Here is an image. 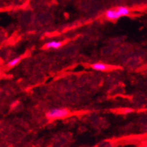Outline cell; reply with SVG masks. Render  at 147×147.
Returning a JSON list of instances; mask_svg holds the SVG:
<instances>
[{"instance_id":"obj_1","label":"cell","mask_w":147,"mask_h":147,"mask_svg":"<svg viewBox=\"0 0 147 147\" xmlns=\"http://www.w3.org/2000/svg\"><path fill=\"white\" fill-rule=\"evenodd\" d=\"M69 113V110L67 108L57 107V108H53L49 110L45 116L49 119H57V118H61L67 116Z\"/></svg>"},{"instance_id":"obj_2","label":"cell","mask_w":147,"mask_h":147,"mask_svg":"<svg viewBox=\"0 0 147 147\" xmlns=\"http://www.w3.org/2000/svg\"><path fill=\"white\" fill-rule=\"evenodd\" d=\"M105 16L108 20H111V21H115V20L119 19V18L121 17L120 13H119L118 10L117 9V8H111V9L106 10Z\"/></svg>"},{"instance_id":"obj_3","label":"cell","mask_w":147,"mask_h":147,"mask_svg":"<svg viewBox=\"0 0 147 147\" xmlns=\"http://www.w3.org/2000/svg\"><path fill=\"white\" fill-rule=\"evenodd\" d=\"M63 45L61 41H57V40H52L50 42H48L45 44L44 48L46 49H59L61 46Z\"/></svg>"},{"instance_id":"obj_4","label":"cell","mask_w":147,"mask_h":147,"mask_svg":"<svg viewBox=\"0 0 147 147\" xmlns=\"http://www.w3.org/2000/svg\"><path fill=\"white\" fill-rule=\"evenodd\" d=\"M92 69L96 70V71H104L108 69V66H106V65L102 63H97L92 65Z\"/></svg>"},{"instance_id":"obj_5","label":"cell","mask_w":147,"mask_h":147,"mask_svg":"<svg viewBox=\"0 0 147 147\" xmlns=\"http://www.w3.org/2000/svg\"><path fill=\"white\" fill-rule=\"evenodd\" d=\"M117 9L118 10L119 13H120L121 16H128V15H129V13H130V10H129L128 8H127V7H125V6L117 7Z\"/></svg>"},{"instance_id":"obj_6","label":"cell","mask_w":147,"mask_h":147,"mask_svg":"<svg viewBox=\"0 0 147 147\" xmlns=\"http://www.w3.org/2000/svg\"><path fill=\"white\" fill-rule=\"evenodd\" d=\"M20 61H21V57H15L14 59H13V60H10V61L8 62V63H7V66H8L9 68H12V67L16 66H17V65L20 63Z\"/></svg>"},{"instance_id":"obj_7","label":"cell","mask_w":147,"mask_h":147,"mask_svg":"<svg viewBox=\"0 0 147 147\" xmlns=\"http://www.w3.org/2000/svg\"><path fill=\"white\" fill-rule=\"evenodd\" d=\"M144 147H147V146H146V145H145V146H144Z\"/></svg>"}]
</instances>
